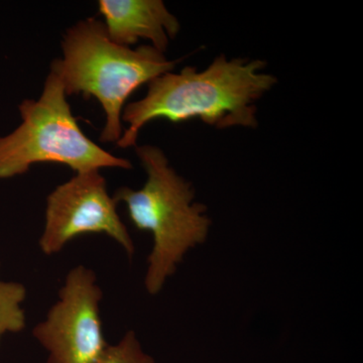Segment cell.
<instances>
[{
	"label": "cell",
	"mask_w": 363,
	"mask_h": 363,
	"mask_svg": "<svg viewBox=\"0 0 363 363\" xmlns=\"http://www.w3.org/2000/svg\"><path fill=\"white\" fill-rule=\"evenodd\" d=\"M262 60L227 59L220 55L207 68L186 67L150 81L145 97L125 105L128 123L117 145L135 147L143 126L157 119L172 123L200 119L214 128H257V102L278 82L264 72Z\"/></svg>",
	"instance_id": "obj_1"
},
{
	"label": "cell",
	"mask_w": 363,
	"mask_h": 363,
	"mask_svg": "<svg viewBox=\"0 0 363 363\" xmlns=\"http://www.w3.org/2000/svg\"><path fill=\"white\" fill-rule=\"evenodd\" d=\"M136 155L147 173L138 190L121 187L114 193L117 203H125L136 229L152 233L154 245L147 257L145 286L157 295L177 271L189 250L207 240L211 219L207 207L195 203L192 184L178 175L160 147L143 145Z\"/></svg>",
	"instance_id": "obj_2"
},
{
	"label": "cell",
	"mask_w": 363,
	"mask_h": 363,
	"mask_svg": "<svg viewBox=\"0 0 363 363\" xmlns=\"http://www.w3.org/2000/svg\"><path fill=\"white\" fill-rule=\"evenodd\" d=\"M63 58L51 71L63 83L67 95L96 98L105 113L100 140L117 143L123 136L121 116L125 102L138 88L172 72L175 61L152 45L135 50L109 39L104 23L95 18L79 21L64 35Z\"/></svg>",
	"instance_id": "obj_3"
},
{
	"label": "cell",
	"mask_w": 363,
	"mask_h": 363,
	"mask_svg": "<svg viewBox=\"0 0 363 363\" xmlns=\"http://www.w3.org/2000/svg\"><path fill=\"white\" fill-rule=\"evenodd\" d=\"M21 123L0 138V179L23 175L39 162L69 167L76 174L104 168L130 169L128 160L100 147L79 128L63 83L50 72L39 99L18 106Z\"/></svg>",
	"instance_id": "obj_4"
},
{
	"label": "cell",
	"mask_w": 363,
	"mask_h": 363,
	"mask_svg": "<svg viewBox=\"0 0 363 363\" xmlns=\"http://www.w3.org/2000/svg\"><path fill=\"white\" fill-rule=\"evenodd\" d=\"M102 298L92 269L80 264L68 272L58 301L33 329L47 363H95L101 357L109 345L100 316Z\"/></svg>",
	"instance_id": "obj_5"
},
{
	"label": "cell",
	"mask_w": 363,
	"mask_h": 363,
	"mask_svg": "<svg viewBox=\"0 0 363 363\" xmlns=\"http://www.w3.org/2000/svg\"><path fill=\"white\" fill-rule=\"evenodd\" d=\"M117 204L99 171L76 174L48 196L40 250L54 255L78 236L105 234L133 257L135 243L117 213Z\"/></svg>",
	"instance_id": "obj_6"
},
{
	"label": "cell",
	"mask_w": 363,
	"mask_h": 363,
	"mask_svg": "<svg viewBox=\"0 0 363 363\" xmlns=\"http://www.w3.org/2000/svg\"><path fill=\"white\" fill-rule=\"evenodd\" d=\"M98 9L109 39L123 47L147 40L164 54L169 40L180 32L178 18L161 0H100Z\"/></svg>",
	"instance_id": "obj_7"
},
{
	"label": "cell",
	"mask_w": 363,
	"mask_h": 363,
	"mask_svg": "<svg viewBox=\"0 0 363 363\" xmlns=\"http://www.w3.org/2000/svg\"><path fill=\"white\" fill-rule=\"evenodd\" d=\"M26 288L16 281L0 279V344L7 333H18L25 329L26 312L23 303Z\"/></svg>",
	"instance_id": "obj_8"
},
{
	"label": "cell",
	"mask_w": 363,
	"mask_h": 363,
	"mask_svg": "<svg viewBox=\"0 0 363 363\" xmlns=\"http://www.w3.org/2000/svg\"><path fill=\"white\" fill-rule=\"evenodd\" d=\"M95 363H155V359L143 350L135 331L130 330L116 344H109Z\"/></svg>",
	"instance_id": "obj_9"
}]
</instances>
